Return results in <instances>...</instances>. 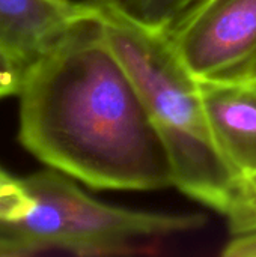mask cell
<instances>
[{
    "label": "cell",
    "instance_id": "1",
    "mask_svg": "<svg viewBox=\"0 0 256 257\" xmlns=\"http://www.w3.org/2000/svg\"><path fill=\"white\" fill-rule=\"evenodd\" d=\"M18 96L20 142L48 167L95 190L174 187L166 148L100 12L27 65Z\"/></svg>",
    "mask_w": 256,
    "mask_h": 257
},
{
    "label": "cell",
    "instance_id": "2",
    "mask_svg": "<svg viewBox=\"0 0 256 257\" xmlns=\"http://www.w3.org/2000/svg\"><path fill=\"white\" fill-rule=\"evenodd\" d=\"M100 20L166 148L174 187L226 215L238 182L213 139L199 80L175 56L166 35L140 29L101 6Z\"/></svg>",
    "mask_w": 256,
    "mask_h": 257
},
{
    "label": "cell",
    "instance_id": "3",
    "mask_svg": "<svg viewBox=\"0 0 256 257\" xmlns=\"http://www.w3.org/2000/svg\"><path fill=\"white\" fill-rule=\"evenodd\" d=\"M21 184L30 199L29 208L18 218L0 223V235L11 239L21 256L47 251L88 257L151 254L164 238L207 224V217L198 212H149L107 205L51 167L23 178Z\"/></svg>",
    "mask_w": 256,
    "mask_h": 257
},
{
    "label": "cell",
    "instance_id": "4",
    "mask_svg": "<svg viewBox=\"0 0 256 257\" xmlns=\"http://www.w3.org/2000/svg\"><path fill=\"white\" fill-rule=\"evenodd\" d=\"M166 36L199 81L249 78L256 71V0H195Z\"/></svg>",
    "mask_w": 256,
    "mask_h": 257
},
{
    "label": "cell",
    "instance_id": "5",
    "mask_svg": "<svg viewBox=\"0 0 256 257\" xmlns=\"http://www.w3.org/2000/svg\"><path fill=\"white\" fill-rule=\"evenodd\" d=\"M216 146L237 182L256 178V78L199 81Z\"/></svg>",
    "mask_w": 256,
    "mask_h": 257
},
{
    "label": "cell",
    "instance_id": "6",
    "mask_svg": "<svg viewBox=\"0 0 256 257\" xmlns=\"http://www.w3.org/2000/svg\"><path fill=\"white\" fill-rule=\"evenodd\" d=\"M98 12L95 0H0V45L29 65L74 24Z\"/></svg>",
    "mask_w": 256,
    "mask_h": 257
},
{
    "label": "cell",
    "instance_id": "7",
    "mask_svg": "<svg viewBox=\"0 0 256 257\" xmlns=\"http://www.w3.org/2000/svg\"><path fill=\"white\" fill-rule=\"evenodd\" d=\"M107 12L154 33L166 35L195 0H95Z\"/></svg>",
    "mask_w": 256,
    "mask_h": 257
},
{
    "label": "cell",
    "instance_id": "8",
    "mask_svg": "<svg viewBox=\"0 0 256 257\" xmlns=\"http://www.w3.org/2000/svg\"><path fill=\"white\" fill-rule=\"evenodd\" d=\"M231 235L256 230V178L238 184L234 202L226 212Z\"/></svg>",
    "mask_w": 256,
    "mask_h": 257
},
{
    "label": "cell",
    "instance_id": "9",
    "mask_svg": "<svg viewBox=\"0 0 256 257\" xmlns=\"http://www.w3.org/2000/svg\"><path fill=\"white\" fill-rule=\"evenodd\" d=\"M26 69L27 63L0 45V99L11 95H18Z\"/></svg>",
    "mask_w": 256,
    "mask_h": 257
},
{
    "label": "cell",
    "instance_id": "10",
    "mask_svg": "<svg viewBox=\"0 0 256 257\" xmlns=\"http://www.w3.org/2000/svg\"><path fill=\"white\" fill-rule=\"evenodd\" d=\"M225 257H256V230L232 235L222 250Z\"/></svg>",
    "mask_w": 256,
    "mask_h": 257
},
{
    "label": "cell",
    "instance_id": "11",
    "mask_svg": "<svg viewBox=\"0 0 256 257\" xmlns=\"http://www.w3.org/2000/svg\"><path fill=\"white\" fill-rule=\"evenodd\" d=\"M20 196H24L21 179L14 178L11 173H8L5 169L0 167V202Z\"/></svg>",
    "mask_w": 256,
    "mask_h": 257
},
{
    "label": "cell",
    "instance_id": "12",
    "mask_svg": "<svg viewBox=\"0 0 256 257\" xmlns=\"http://www.w3.org/2000/svg\"><path fill=\"white\" fill-rule=\"evenodd\" d=\"M11 257V256H21L18 247L8 238L0 235V257Z\"/></svg>",
    "mask_w": 256,
    "mask_h": 257
},
{
    "label": "cell",
    "instance_id": "13",
    "mask_svg": "<svg viewBox=\"0 0 256 257\" xmlns=\"http://www.w3.org/2000/svg\"><path fill=\"white\" fill-rule=\"evenodd\" d=\"M249 78H256V71L252 74V75H250V77H249Z\"/></svg>",
    "mask_w": 256,
    "mask_h": 257
},
{
    "label": "cell",
    "instance_id": "14",
    "mask_svg": "<svg viewBox=\"0 0 256 257\" xmlns=\"http://www.w3.org/2000/svg\"><path fill=\"white\" fill-rule=\"evenodd\" d=\"M63 2H65V0H63Z\"/></svg>",
    "mask_w": 256,
    "mask_h": 257
}]
</instances>
